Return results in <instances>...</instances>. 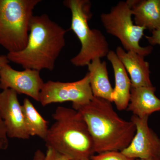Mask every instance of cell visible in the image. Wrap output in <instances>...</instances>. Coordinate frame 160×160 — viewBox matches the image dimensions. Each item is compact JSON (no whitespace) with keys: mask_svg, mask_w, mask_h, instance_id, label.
Listing matches in <instances>:
<instances>
[{"mask_svg":"<svg viewBox=\"0 0 160 160\" xmlns=\"http://www.w3.org/2000/svg\"><path fill=\"white\" fill-rule=\"evenodd\" d=\"M40 72L31 69L18 71L6 64L0 73V89H12L17 93L26 95L39 102L44 84Z\"/></svg>","mask_w":160,"mask_h":160,"instance_id":"9c48e42d","label":"cell"},{"mask_svg":"<svg viewBox=\"0 0 160 160\" xmlns=\"http://www.w3.org/2000/svg\"><path fill=\"white\" fill-rule=\"evenodd\" d=\"M0 115L5 124L7 136L10 138L28 139L22 106L18 93L11 89L3 90L0 95Z\"/></svg>","mask_w":160,"mask_h":160,"instance_id":"30bf717a","label":"cell"},{"mask_svg":"<svg viewBox=\"0 0 160 160\" xmlns=\"http://www.w3.org/2000/svg\"><path fill=\"white\" fill-rule=\"evenodd\" d=\"M66 32L47 14L33 15L26 47L21 51L8 52L7 58L24 69L52 71L66 45Z\"/></svg>","mask_w":160,"mask_h":160,"instance_id":"7a4b0ae2","label":"cell"},{"mask_svg":"<svg viewBox=\"0 0 160 160\" xmlns=\"http://www.w3.org/2000/svg\"><path fill=\"white\" fill-rule=\"evenodd\" d=\"M107 59L111 62L114 72L115 86L112 95L118 110L127 109L130 98L131 82L122 63L116 52L110 50L107 55Z\"/></svg>","mask_w":160,"mask_h":160,"instance_id":"7c38bea8","label":"cell"},{"mask_svg":"<svg viewBox=\"0 0 160 160\" xmlns=\"http://www.w3.org/2000/svg\"><path fill=\"white\" fill-rule=\"evenodd\" d=\"M111 103L94 97L85 105H72L87 124L95 153L122 151L129 146L136 132L134 123L120 118Z\"/></svg>","mask_w":160,"mask_h":160,"instance_id":"6da1fadb","label":"cell"},{"mask_svg":"<svg viewBox=\"0 0 160 160\" xmlns=\"http://www.w3.org/2000/svg\"><path fill=\"white\" fill-rule=\"evenodd\" d=\"M136 160H160V157L150 158L146 159H138Z\"/></svg>","mask_w":160,"mask_h":160,"instance_id":"603a6c76","label":"cell"},{"mask_svg":"<svg viewBox=\"0 0 160 160\" xmlns=\"http://www.w3.org/2000/svg\"><path fill=\"white\" fill-rule=\"evenodd\" d=\"M0 95H1V92H0Z\"/></svg>","mask_w":160,"mask_h":160,"instance_id":"cb8c5ba5","label":"cell"},{"mask_svg":"<svg viewBox=\"0 0 160 160\" xmlns=\"http://www.w3.org/2000/svg\"><path fill=\"white\" fill-rule=\"evenodd\" d=\"M9 62V60H8L7 56H0V73L4 66L8 64Z\"/></svg>","mask_w":160,"mask_h":160,"instance_id":"7402d4cb","label":"cell"},{"mask_svg":"<svg viewBox=\"0 0 160 160\" xmlns=\"http://www.w3.org/2000/svg\"><path fill=\"white\" fill-rule=\"evenodd\" d=\"M93 97L87 73L82 79L72 82L49 81L44 83L39 102L43 106L67 102L82 106L89 103Z\"/></svg>","mask_w":160,"mask_h":160,"instance_id":"52a82bcc","label":"cell"},{"mask_svg":"<svg viewBox=\"0 0 160 160\" xmlns=\"http://www.w3.org/2000/svg\"><path fill=\"white\" fill-rule=\"evenodd\" d=\"M132 16L128 3L122 1L112 7L109 13H102L100 18L106 32L117 38L123 49L145 57L151 53L153 47L140 46V40L146 29L134 24L132 19Z\"/></svg>","mask_w":160,"mask_h":160,"instance_id":"8992f818","label":"cell"},{"mask_svg":"<svg viewBox=\"0 0 160 160\" xmlns=\"http://www.w3.org/2000/svg\"><path fill=\"white\" fill-rule=\"evenodd\" d=\"M45 154L43 152L38 149L35 152L33 160H45Z\"/></svg>","mask_w":160,"mask_h":160,"instance_id":"44dd1931","label":"cell"},{"mask_svg":"<svg viewBox=\"0 0 160 160\" xmlns=\"http://www.w3.org/2000/svg\"><path fill=\"white\" fill-rule=\"evenodd\" d=\"M63 4L71 11L70 29L81 44L79 52L70 60L72 64L83 67L96 58L107 56L110 50L106 37L99 29H90L88 24L92 17L90 2L88 0H66Z\"/></svg>","mask_w":160,"mask_h":160,"instance_id":"277c9868","label":"cell"},{"mask_svg":"<svg viewBox=\"0 0 160 160\" xmlns=\"http://www.w3.org/2000/svg\"><path fill=\"white\" fill-rule=\"evenodd\" d=\"M134 16L135 24L152 31L160 29V0L126 1Z\"/></svg>","mask_w":160,"mask_h":160,"instance_id":"5bb4252c","label":"cell"},{"mask_svg":"<svg viewBox=\"0 0 160 160\" xmlns=\"http://www.w3.org/2000/svg\"><path fill=\"white\" fill-rule=\"evenodd\" d=\"M41 0H0V46L9 52L21 51L28 43L35 7Z\"/></svg>","mask_w":160,"mask_h":160,"instance_id":"5b68a950","label":"cell"},{"mask_svg":"<svg viewBox=\"0 0 160 160\" xmlns=\"http://www.w3.org/2000/svg\"><path fill=\"white\" fill-rule=\"evenodd\" d=\"M45 160H70L65 156L50 148H47Z\"/></svg>","mask_w":160,"mask_h":160,"instance_id":"d6986e66","label":"cell"},{"mask_svg":"<svg viewBox=\"0 0 160 160\" xmlns=\"http://www.w3.org/2000/svg\"><path fill=\"white\" fill-rule=\"evenodd\" d=\"M149 117L143 118L131 117L136 132L129 146L121 152L131 158L146 159L160 157V139L149 127Z\"/></svg>","mask_w":160,"mask_h":160,"instance_id":"ba28073f","label":"cell"},{"mask_svg":"<svg viewBox=\"0 0 160 160\" xmlns=\"http://www.w3.org/2000/svg\"><path fill=\"white\" fill-rule=\"evenodd\" d=\"M22 106L25 125L29 135L36 136L45 140L49 129L48 122L40 114L29 99L25 98Z\"/></svg>","mask_w":160,"mask_h":160,"instance_id":"2e32d148","label":"cell"},{"mask_svg":"<svg viewBox=\"0 0 160 160\" xmlns=\"http://www.w3.org/2000/svg\"><path fill=\"white\" fill-rule=\"evenodd\" d=\"M88 66L89 83L94 97L102 98L112 102V95L113 89L109 82L107 64L96 58Z\"/></svg>","mask_w":160,"mask_h":160,"instance_id":"9a60e30c","label":"cell"},{"mask_svg":"<svg viewBox=\"0 0 160 160\" xmlns=\"http://www.w3.org/2000/svg\"><path fill=\"white\" fill-rule=\"evenodd\" d=\"M155 87L131 86L130 101L127 108L139 118L149 117L160 111V99L155 94Z\"/></svg>","mask_w":160,"mask_h":160,"instance_id":"4fadbf2b","label":"cell"},{"mask_svg":"<svg viewBox=\"0 0 160 160\" xmlns=\"http://www.w3.org/2000/svg\"><path fill=\"white\" fill-rule=\"evenodd\" d=\"M116 53L130 76L131 86L134 87L152 86L150 78L149 64L144 57L132 51H126L120 46Z\"/></svg>","mask_w":160,"mask_h":160,"instance_id":"8fae6325","label":"cell"},{"mask_svg":"<svg viewBox=\"0 0 160 160\" xmlns=\"http://www.w3.org/2000/svg\"><path fill=\"white\" fill-rule=\"evenodd\" d=\"M91 160H135L126 156L120 151H107L91 157Z\"/></svg>","mask_w":160,"mask_h":160,"instance_id":"e0dca14e","label":"cell"},{"mask_svg":"<svg viewBox=\"0 0 160 160\" xmlns=\"http://www.w3.org/2000/svg\"><path fill=\"white\" fill-rule=\"evenodd\" d=\"M54 124L44 140L47 148L70 160H91L94 144L88 126L81 113L74 109L59 106L52 114Z\"/></svg>","mask_w":160,"mask_h":160,"instance_id":"3957f363","label":"cell"},{"mask_svg":"<svg viewBox=\"0 0 160 160\" xmlns=\"http://www.w3.org/2000/svg\"><path fill=\"white\" fill-rule=\"evenodd\" d=\"M146 38L151 46L160 45V29L152 31V35L146 36Z\"/></svg>","mask_w":160,"mask_h":160,"instance_id":"ffe728a7","label":"cell"},{"mask_svg":"<svg viewBox=\"0 0 160 160\" xmlns=\"http://www.w3.org/2000/svg\"><path fill=\"white\" fill-rule=\"evenodd\" d=\"M8 136L5 124L0 115V150H6L9 146Z\"/></svg>","mask_w":160,"mask_h":160,"instance_id":"ac0fdd59","label":"cell"}]
</instances>
